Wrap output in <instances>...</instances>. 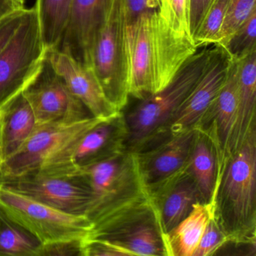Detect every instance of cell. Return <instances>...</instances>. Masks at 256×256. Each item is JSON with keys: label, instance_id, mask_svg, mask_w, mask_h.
I'll return each mask as SVG.
<instances>
[{"label": "cell", "instance_id": "5", "mask_svg": "<svg viewBox=\"0 0 256 256\" xmlns=\"http://www.w3.org/2000/svg\"><path fill=\"white\" fill-rule=\"evenodd\" d=\"M0 208L42 244L84 240L92 232L89 217L74 215L0 185Z\"/></svg>", "mask_w": 256, "mask_h": 256}, {"label": "cell", "instance_id": "2", "mask_svg": "<svg viewBox=\"0 0 256 256\" xmlns=\"http://www.w3.org/2000/svg\"><path fill=\"white\" fill-rule=\"evenodd\" d=\"M108 120L90 116L73 122L36 125L23 146L0 166V180L32 173L77 174L79 169L70 158L73 146L90 130Z\"/></svg>", "mask_w": 256, "mask_h": 256}, {"label": "cell", "instance_id": "6", "mask_svg": "<svg viewBox=\"0 0 256 256\" xmlns=\"http://www.w3.org/2000/svg\"><path fill=\"white\" fill-rule=\"evenodd\" d=\"M46 49L35 6L0 53V108L23 91L40 66Z\"/></svg>", "mask_w": 256, "mask_h": 256}, {"label": "cell", "instance_id": "3", "mask_svg": "<svg viewBox=\"0 0 256 256\" xmlns=\"http://www.w3.org/2000/svg\"><path fill=\"white\" fill-rule=\"evenodd\" d=\"M212 49H204L194 54L168 85L140 100L124 118L127 149L138 152L157 136L164 134L172 116L202 77Z\"/></svg>", "mask_w": 256, "mask_h": 256}, {"label": "cell", "instance_id": "32", "mask_svg": "<svg viewBox=\"0 0 256 256\" xmlns=\"http://www.w3.org/2000/svg\"><path fill=\"white\" fill-rule=\"evenodd\" d=\"M212 2L214 0H190V28L192 40Z\"/></svg>", "mask_w": 256, "mask_h": 256}, {"label": "cell", "instance_id": "10", "mask_svg": "<svg viewBox=\"0 0 256 256\" xmlns=\"http://www.w3.org/2000/svg\"><path fill=\"white\" fill-rule=\"evenodd\" d=\"M197 50L193 40L175 34L160 16L158 10L152 12L150 17L146 55L154 94L168 85Z\"/></svg>", "mask_w": 256, "mask_h": 256}, {"label": "cell", "instance_id": "28", "mask_svg": "<svg viewBox=\"0 0 256 256\" xmlns=\"http://www.w3.org/2000/svg\"><path fill=\"white\" fill-rule=\"evenodd\" d=\"M228 241L227 235L212 214L210 218L204 232L200 238L198 245L193 256H206L214 254L222 246Z\"/></svg>", "mask_w": 256, "mask_h": 256}, {"label": "cell", "instance_id": "26", "mask_svg": "<svg viewBox=\"0 0 256 256\" xmlns=\"http://www.w3.org/2000/svg\"><path fill=\"white\" fill-rule=\"evenodd\" d=\"M158 11L175 34L193 40L190 28V0H160Z\"/></svg>", "mask_w": 256, "mask_h": 256}, {"label": "cell", "instance_id": "4", "mask_svg": "<svg viewBox=\"0 0 256 256\" xmlns=\"http://www.w3.org/2000/svg\"><path fill=\"white\" fill-rule=\"evenodd\" d=\"M91 67L108 98L121 112L130 98L126 0H114L107 20L96 40Z\"/></svg>", "mask_w": 256, "mask_h": 256}, {"label": "cell", "instance_id": "31", "mask_svg": "<svg viewBox=\"0 0 256 256\" xmlns=\"http://www.w3.org/2000/svg\"><path fill=\"white\" fill-rule=\"evenodd\" d=\"M160 4V0H126V26L144 14L158 10Z\"/></svg>", "mask_w": 256, "mask_h": 256}, {"label": "cell", "instance_id": "7", "mask_svg": "<svg viewBox=\"0 0 256 256\" xmlns=\"http://www.w3.org/2000/svg\"><path fill=\"white\" fill-rule=\"evenodd\" d=\"M0 185L74 215L88 216L95 202L94 192L79 174L32 173L0 180Z\"/></svg>", "mask_w": 256, "mask_h": 256}, {"label": "cell", "instance_id": "18", "mask_svg": "<svg viewBox=\"0 0 256 256\" xmlns=\"http://www.w3.org/2000/svg\"><path fill=\"white\" fill-rule=\"evenodd\" d=\"M1 108L0 166L23 146L36 126L34 112L22 92Z\"/></svg>", "mask_w": 256, "mask_h": 256}, {"label": "cell", "instance_id": "15", "mask_svg": "<svg viewBox=\"0 0 256 256\" xmlns=\"http://www.w3.org/2000/svg\"><path fill=\"white\" fill-rule=\"evenodd\" d=\"M150 192L158 208L166 234L190 214L194 204L203 202L196 181L188 170V162L184 168Z\"/></svg>", "mask_w": 256, "mask_h": 256}, {"label": "cell", "instance_id": "1", "mask_svg": "<svg viewBox=\"0 0 256 256\" xmlns=\"http://www.w3.org/2000/svg\"><path fill=\"white\" fill-rule=\"evenodd\" d=\"M256 130L228 162L214 199V216L228 241L256 238Z\"/></svg>", "mask_w": 256, "mask_h": 256}, {"label": "cell", "instance_id": "12", "mask_svg": "<svg viewBox=\"0 0 256 256\" xmlns=\"http://www.w3.org/2000/svg\"><path fill=\"white\" fill-rule=\"evenodd\" d=\"M113 2L114 0H72L66 26L55 49L91 67L96 40Z\"/></svg>", "mask_w": 256, "mask_h": 256}, {"label": "cell", "instance_id": "30", "mask_svg": "<svg viewBox=\"0 0 256 256\" xmlns=\"http://www.w3.org/2000/svg\"><path fill=\"white\" fill-rule=\"evenodd\" d=\"M25 10H18L0 20V53L12 38L22 24Z\"/></svg>", "mask_w": 256, "mask_h": 256}, {"label": "cell", "instance_id": "27", "mask_svg": "<svg viewBox=\"0 0 256 256\" xmlns=\"http://www.w3.org/2000/svg\"><path fill=\"white\" fill-rule=\"evenodd\" d=\"M256 12V0H232L222 26L214 46H222Z\"/></svg>", "mask_w": 256, "mask_h": 256}, {"label": "cell", "instance_id": "29", "mask_svg": "<svg viewBox=\"0 0 256 256\" xmlns=\"http://www.w3.org/2000/svg\"><path fill=\"white\" fill-rule=\"evenodd\" d=\"M82 240H60L41 244L38 256H82Z\"/></svg>", "mask_w": 256, "mask_h": 256}, {"label": "cell", "instance_id": "21", "mask_svg": "<svg viewBox=\"0 0 256 256\" xmlns=\"http://www.w3.org/2000/svg\"><path fill=\"white\" fill-rule=\"evenodd\" d=\"M212 214L210 203L194 204L190 214L167 234L169 256H193Z\"/></svg>", "mask_w": 256, "mask_h": 256}, {"label": "cell", "instance_id": "25", "mask_svg": "<svg viewBox=\"0 0 256 256\" xmlns=\"http://www.w3.org/2000/svg\"><path fill=\"white\" fill-rule=\"evenodd\" d=\"M220 46L238 62L256 50V12Z\"/></svg>", "mask_w": 256, "mask_h": 256}, {"label": "cell", "instance_id": "11", "mask_svg": "<svg viewBox=\"0 0 256 256\" xmlns=\"http://www.w3.org/2000/svg\"><path fill=\"white\" fill-rule=\"evenodd\" d=\"M232 60L224 48L214 46L202 77L166 127L173 134L194 128L202 120L226 82Z\"/></svg>", "mask_w": 256, "mask_h": 256}, {"label": "cell", "instance_id": "20", "mask_svg": "<svg viewBox=\"0 0 256 256\" xmlns=\"http://www.w3.org/2000/svg\"><path fill=\"white\" fill-rule=\"evenodd\" d=\"M196 128L197 134L188 160V170L196 181L202 202L212 204L216 184V151L210 136Z\"/></svg>", "mask_w": 256, "mask_h": 256}, {"label": "cell", "instance_id": "22", "mask_svg": "<svg viewBox=\"0 0 256 256\" xmlns=\"http://www.w3.org/2000/svg\"><path fill=\"white\" fill-rule=\"evenodd\" d=\"M72 0H36L42 36L46 50L58 47L65 30Z\"/></svg>", "mask_w": 256, "mask_h": 256}, {"label": "cell", "instance_id": "33", "mask_svg": "<svg viewBox=\"0 0 256 256\" xmlns=\"http://www.w3.org/2000/svg\"><path fill=\"white\" fill-rule=\"evenodd\" d=\"M18 10H20L13 0H0V20Z\"/></svg>", "mask_w": 256, "mask_h": 256}, {"label": "cell", "instance_id": "19", "mask_svg": "<svg viewBox=\"0 0 256 256\" xmlns=\"http://www.w3.org/2000/svg\"><path fill=\"white\" fill-rule=\"evenodd\" d=\"M256 50L239 61V91L236 122L228 148V160L256 128Z\"/></svg>", "mask_w": 256, "mask_h": 256}, {"label": "cell", "instance_id": "34", "mask_svg": "<svg viewBox=\"0 0 256 256\" xmlns=\"http://www.w3.org/2000/svg\"><path fill=\"white\" fill-rule=\"evenodd\" d=\"M20 10H24L25 0H13Z\"/></svg>", "mask_w": 256, "mask_h": 256}, {"label": "cell", "instance_id": "8", "mask_svg": "<svg viewBox=\"0 0 256 256\" xmlns=\"http://www.w3.org/2000/svg\"><path fill=\"white\" fill-rule=\"evenodd\" d=\"M22 94L32 108L36 125L73 122L92 116L70 92L46 55Z\"/></svg>", "mask_w": 256, "mask_h": 256}, {"label": "cell", "instance_id": "24", "mask_svg": "<svg viewBox=\"0 0 256 256\" xmlns=\"http://www.w3.org/2000/svg\"><path fill=\"white\" fill-rule=\"evenodd\" d=\"M230 1L214 0L193 38L197 48L214 44L227 16Z\"/></svg>", "mask_w": 256, "mask_h": 256}, {"label": "cell", "instance_id": "16", "mask_svg": "<svg viewBox=\"0 0 256 256\" xmlns=\"http://www.w3.org/2000/svg\"><path fill=\"white\" fill-rule=\"evenodd\" d=\"M98 238L118 244L131 256H169L167 234L163 230L158 212L128 223Z\"/></svg>", "mask_w": 256, "mask_h": 256}, {"label": "cell", "instance_id": "23", "mask_svg": "<svg viewBox=\"0 0 256 256\" xmlns=\"http://www.w3.org/2000/svg\"><path fill=\"white\" fill-rule=\"evenodd\" d=\"M41 244L0 208V256H38Z\"/></svg>", "mask_w": 256, "mask_h": 256}, {"label": "cell", "instance_id": "9", "mask_svg": "<svg viewBox=\"0 0 256 256\" xmlns=\"http://www.w3.org/2000/svg\"><path fill=\"white\" fill-rule=\"evenodd\" d=\"M79 175L92 190L98 208L146 188L139 169L137 152L127 148L79 168Z\"/></svg>", "mask_w": 256, "mask_h": 256}, {"label": "cell", "instance_id": "35", "mask_svg": "<svg viewBox=\"0 0 256 256\" xmlns=\"http://www.w3.org/2000/svg\"><path fill=\"white\" fill-rule=\"evenodd\" d=\"M1 116H2V108H0V119H1Z\"/></svg>", "mask_w": 256, "mask_h": 256}, {"label": "cell", "instance_id": "17", "mask_svg": "<svg viewBox=\"0 0 256 256\" xmlns=\"http://www.w3.org/2000/svg\"><path fill=\"white\" fill-rule=\"evenodd\" d=\"M126 128L122 114L85 133L72 149L71 162L79 168L126 148Z\"/></svg>", "mask_w": 256, "mask_h": 256}, {"label": "cell", "instance_id": "14", "mask_svg": "<svg viewBox=\"0 0 256 256\" xmlns=\"http://www.w3.org/2000/svg\"><path fill=\"white\" fill-rule=\"evenodd\" d=\"M196 134V127L188 128L169 134L164 142L149 150L136 152L140 174L149 192L188 164Z\"/></svg>", "mask_w": 256, "mask_h": 256}, {"label": "cell", "instance_id": "13", "mask_svg": "<svg viewBox=\"0 0 256 256\" xmlns=\"http://www.w3.org/2000/svg\"><path fill=\"white\" fill-rule=\"evenodd\" d=\"M44 55L70 92L83 103L92 116L110 119L121 113L108 98L91 67L79 64L56 49L46 50Z\"/></svg>", "mask_w": 256, "mask_h": 256}]
</instances>
